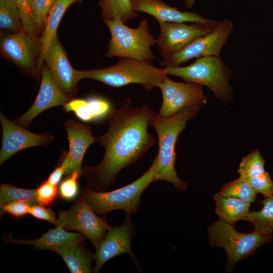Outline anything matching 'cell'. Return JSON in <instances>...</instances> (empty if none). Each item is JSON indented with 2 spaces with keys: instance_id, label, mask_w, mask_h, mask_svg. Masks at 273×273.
<instances>
[{
  "instance_id": "74e56055",
  "label": "cell",
  "mask_w": 273,
  "mask_h": 273,
  "mask_svg": "<svg viewBox=\"0 0 273 273\" xmlns=\"http://www.w3.org/2000/svg\"><path fill=\"white\" fill-rule=\"evenodd\" d=\"M63 174H65V169L61 164L50 174L47 180L51 184L57 186Z\"/></svg>"
},
{
  "instance_id": "9a60e30c",
  "label": "cell",
  "mask_w": 273,
  "mask_h": 273,
  "mask_svg": "<svg viewBox=\"0 0 273 273\" xmlns=\"http://www.w3.org/2000/svg\"><path fill=\"white\" fill-rule=\"evenodd\" d=\"M44 61L57 85L64 94L72 99L81 78L79 70L74 69L70 64L57 35L48 49Z\"/></svg>"
},
{
  "instance_id": "d6a6232c",
  "label": "cell",
  "mask_w": 273,
  "mask_h": 273,
  "mask_svg": "<svg viewBox=\"0 0 273 273\" xmlns=\"http://www.w3.org/2000/svg\"><path fill=\"white\" fill-rule=\"evenodd\" d=\"M81 176L78 172H74L67 176L60 184L59 193L65 200H70L74 198L78 193V187L77 179Z\"/></svg>"
},
{
  "instance_id": "ab89813d",
  "label": "cell",
  "mask_w": 273,
  "mask_h": 273,
  "mask_svg": "<svg viewBox=\"0 0 273 273\" xmlns=\"http://www.w3.org/2000/svg\"><path fill=\"white\" fill-rule=\"evenodd\" d=\"M32 1H33V0H28V3H29V6H30V5H31V4L32 3Z\"/></svg>"
},
{
  "instance_id": "484cf974",
  "label": "cell",
  "mask_w": 273,
  "mask_h": 273,
  "mask_svg": "<svg viewBox=\"0 0 273 273\" xmlns=\"http://www.w3.org/2000/svg\"><path fill=\"white\" fill-rule=\"evenodd\" d=\"M37 189H26L16 187L11 184L1 186L0 205L13 202H24L30 206L37 204Z\"/></svg>"
},
{
  "instance_id": "e0dca14e",
  "label": "cell",
  "mask_w": 273,
  "mask_h": 273,
  "mask_svg": "<svg viewBox=\"0 0 273 273\" xmlns=\"http://www.w3.org/2000/svg\"><path fill=\"white\" fill-rule=\"evenodd\" d=\"M41 83L36 98L30 108L14 122L23 127H28L38 115L46 110L57 106H64L71 99L64 94L55 82L46 64L41 72Z\"/></svg>"
},
{
  "instance_id": "4dcf8cb0",
  "label": "cell",
  "mask_w": 273,
  "mask_h": 273,
  "mask_svg": "<svg viewBox=\"0 0 273 273\" xmlns=\"http://www.w3.org/2000/svg\"><path fill=\"white\" fill-rule=\"evenodd\" d=\"M245 179L256 194L260 193L264 198L270 197L273 195V181L268 172L266 171L261 175Z\"/></svg>"
},
{
  "instance_id": "8992f818",
  "label": "cell",
  "mask_w": 273,
  "mask_h": 273,
  "mask_svg": "<svg viewBox=\"0 0 273 273\" xmlns=\"http://www.w3.org/2000/svg\"><path fill=\"white\" fill-rule=\"evenodd\" d=\"M103 20L111 34L106 53L107 57L128 58L151 63L155 57L151 47L156 41L150 32L147 20L141 21L135 28L129 27L118 18Z\"/></svg>"
},
{
  "instance_id": "ac0fdd59",
  "label": "cell",
  "mask_w": 273,
  "mask_h": 273,
  "mask_svg": "<svg viewBox=\"0 0 273 273\" xmlns=\"http://www.w3.org/2000/svg\"><path fill=\"white\" fill-rule=\"evenodd\" d=\"M136 12L147 13L155 18L157 21L176 23H200L210 25H218L216 21L204 17L197 13L183 12L172 7L162 0H131Z\"/></svg>"
},
{
  "instance_id": "44dd1931",
  "label": "cell",
  "mask_w": 273,
  "mask_h": 273,
  "mask_svg": "<svg viewBox=\"0 0 273 273\" xmlns=\"http://www.w3.org/2000/svg\"><path fill=\"white\" fill-rule=\"evenodd\" d=\"M215 213L219 220L235 225L240 220H244L250 211L251 203L224 196L218 192L213 196Z\"/></svg>"
},
{
  "instance_id": "e575fe53",
  "label": "cell",
  "mask_w": 273,
  "mask_h": 273,
  "mask_svg": "<svg viewBox=\"0 0 273 273\" xmlns=\"http://www.w3.org/2000/svg\"><path fill=\"white\" fill-rule=\"evenodd\" d=\"M87 100L94 120L103 117L107 114H109L111 111L110 104L105 100L99 98H92Z\"/></svg>"
},
{
  "instance_id": "7a4b0ae2",
  "label": "cell",
  "mask_w": 273,
  "mask_h": 273,
  "mask_svg": "<svg viewBox=\"0 0 273 273\" xmlns=\"http://www.w3.org/2000/svg\"><path fill=\"white\" fill-rule=\"evenodd\" d=\"M200 109L199 107H185L168 117L153 113L149 125L157 133L159 146V165L154 182L165 181L180 191L187 189L188 183L178 177L175 169V145L179 134L186 129L188 121L194 117Z\"/></svg>"
},
{
  "instance_id": "30bf717a",
  "label": "cell",
  "mask_w": 273,
  "mask_h": 273,
  "mask_svg": "<svg viewBox=\"0 0 273 273\" xmlns=\"http://www.w3.org/2000/svg\"><path fill=\"white\" fill-rule=\"evenodd\" d=\"M162 102L159 113L164 117L173 115L185 107L202 108L207 102L202 85L190 81H174L166 75L159 84Z\"/></svg>"
},
{
  "instance_id": "52a82bcc",
  "label": "cell",
  "mask_w": 273,
  "mask_h": 273,
  "mask_svg": "<svg viewBox=\"0 0 273 273\" xmlns=\"http://www.w3.org/2000/svg\"><path fill=\"white\" fill-rule=\"evenodd\" d=\"M209 244L224 249L227 256L228 271H231L239 260L253 254L260 246L270 243L272 235H263L253 230L250 233L237 231L234 225L219 220L207 230Z\"/></svg>"
},
{
  "instance_id": "f546056e",
  "label": "cell",
  "mask_w": 273,
  "mask_h": 273,
  "mask_svg": "<svg viewBox=\"0 0 273 273\" xmlns=\"http://www.w3.org/2000/svg\"><path fill=\"white\" fill-rule=\"evenodd\" d=\"M63 108L66 112H73L82 121H90L94 120L87 100L72 99L63 106Z\"/></svg>"
},
{
  "instance_id": "5b68a950",
  "label": "cell",
  "mask_w": 273,
  "mask_h": 273,
  "mask_svg": "<svg viewBox=\"0 0 273 273\" xmlns=\"http://www.w3.org/2000/svg\"><path fill=\"white\" fill-rule=\"evenodd\" d=\"M159 165L157 153L149 169L131 183L112 191H96L85 186L82 196L96 214L105 215L110 211L122 210L132 214L141 206V197L154 179Z\"/></svg>"
},
{
  "instance_id": "8fae6325",
  "label": "cell",
  "mask_w": 273,
  "mask_h": 273,
  "mask_svg": "<svg viewBox=\"0 0 273 273\" xmlns=\"http://www.w3.org/2000/svg\"><path fill=\"white\" fill-rule=\"evenodd\" d=\"M3 56L31 76H38L37 63L41 52L39 37L25 31L3 35L1 39Z\"/></svg>"
},
{
  "instance_id": "d590c367",
  "label": "cell",
  "mask_w": 273,
  "mask_h": 273,
  "mask_svg": "<svg viewBox=\"0 0 273 273\" xmlns=\"http://www.w3.org/2000/svg\"><path fill=\"white\" fill-rule=\"evenodd\" d=\"M1 210L15 217H21L29 214L30 205L24 202H13L0 205Z\"/></svg>"
},
{
  "instance_id": "ffe728a7",
  "label": "cell",
  "mask_w": 273,
  "mask_h": 273,
  "mask_svg": "<svg viewBox=\"0 0 273 273\" xmlns=\"http://www.w3.org/2000/svg\"><path fill=\"white\" fill-rule=\"evenodd\" d=\"M78 0H58L51 9L45 21L43 32L39 36L41 52L37 63L38 76L41 74L48 49L54 38L60 21L68 8Z\"/></svg>"
},
{
  "instance_id": "7c38bea8",
  "label": "cell",
  "mask_w": 273,
  "mask_h": 273,
  "mask_svg": "<svg viewBox=\"0 0 273 273\" xmlns=\"http://www.w3.org/2000/svg\"><path fill=\"white\" fill-rule=\"evenodd\" d=\"M160 33L156 39L161 56L165 58L179 51L194 40L213 30L218 25L158 21Z\"/></svg>"
},
{
  "instance_id": "603a6c76",
  "label": "cell",
  "mask_w": 273,
  "mask_h": 273,
  "mask_svg": "<svg viewBox=\"0 0 273 273\" xmlns=\"http://www.w3.org/2000/svg\"><path fill=\"white\" fill-rule=\"evenodd\" d=\"M98 5L103 19L118 18L125 23L139 16L132 7L131 0H100Z\"/></svg>"
},
{
  "instance_id": "3957f363",
  "label": "cell",
  "mask_w": 273,
  "mask_h": 273,
  "mask_svg": "<svg viewBox=\"0 0 273 273\" xmlns=\"http://www.w3.org/2000/svg\"><path fill=\"white\" fill-rule=\"evenodd\" d=\"M163 70L167 75L206 86L225 105L234 99V89L229 81L232 71L220 56L199 57L187 66L164 67Z\"/></svg>"
},
{
  "instance_id": "7402d4cb",
  "label": "cell",
  "mask_w": 273,
  "mask_h": 273,
  "mask_svg": "<svg viewBox=\"0 0 273 273\" xmlns=\"http://www.w3.org/2000/svg\"><path fill=\"white\" fill-rule=\"evenodd\" d=\"M76 243L62 248L55 252L60 255L72 273H89L95 261V254Z\"/></svg>"
},
{
  "instance_id": "ba28073f",
  "label": "cell",
  "mask_w": 273,
  "mask_h": 273,
  "mask_svg": "<svg viewBox=\"0 0 273 273\" xmlns=\"http://www.w3.org/2000/svg\"><path fill=\"white\" fill-rule=\"evenodd\" d=\"M57 219V225L67 231L79 232L96 249L112 227L105 218L96 214L83 196L67 210L60 211Z\"/></svg>"
},
{
  "instance_id": "836d02e7",
  "label": "cell",
  "mask_w": 273,
  "mask_h": 273,
  "mask_svg": "<svg viewBox=\"0 0 273 273\" xmlns=\"http://www.w3.org/2000/svg\"><path fill=\"white\" fill-rule=\"evenodd\" d=\"M57 194V186L46 180L37 188L36 196L38 203L43 206L50 205L55 200Z\"/></svg>"
},
{
  "instance_id": "4fadbf2b",
  "label": "cell",
  "mask_w": 273,
  "mask_h": 273,
  "mask_svg": "<svg viewBox=\"0 0 273 273\" xmlns=\"http://www.w3.org/2000/svg\"><path fill=\"white\" fill-rule=\"evenodd\" d=\"M135 229L130 214H126L121 225L112 226L108 231L104 239L96 249L94 272H99L102 266L110 259L125 253L131 256L137 268L141 270L131 249V240L135 235Z\"/></svg>"
},
{
  "instance_id": "1f68e13d",
  "label": "cell",
  "mask_w": 273,
  "mask_h": 273,
  "mask_svg": "<svg viewBox=\"0 0 273 273\" xmlns=\"http://www.w3.org/2000/svg\"><path fill=\"white\" fill-rule=\"evenodd\" d=\"M13 1L20 12L24 31L33 36L39 37L38 35L40 30L32 20L28 0Z\"/></svg>"
},
{
  "instance_id": "6da1fadb",
  "label": "cell",
  "mask_w": 273,
  "mask_h": 273,
  "mask_svg": "<svg viewBox=\"0 0 273 273\" xmlns=\"http://www.w3.org/2000/svg\"><path fill=\"white\" fill-rule=\"evenodd\" d=\"M153 112L147 104L133 106L129 98L111 110L107 131L96 137V142L105 148L103 158L97 165L82 170L87 188L106 191L122 169L141 159L157 143L148 131Z\"/></svg>"
},
{
  "instance_id": "2e32d148",
  "label": "cell",
  "mask_w": 273,
  "mask_h": 273,
  "mask_svg": "<svg viewBox=\"0 0 273 273\" xmlns=\"http://www.w3.org/2000/svg\"><path fill=\"white\" fill-rule=\"evenodd\" d=\"M64 125L67 134L69 151L61 164L67 177L76 172L81 176L84 154L89 147L96 142V137L93 135L89 125L72 119L65 121Z\"/></svg>"
},
{
  "instance_id": "5bb4252c",
  "label": "cell",
  "mask_w": 273,
  "mask_h": 273,
  "mask_svg": "<svg viewBox=\"0 0 273 273\" xmlns=\"http://www.w3.org/2000/svg\"><path fill=\"white\" fill-rule=\"evenodd\" d=\"M0 122L2 130L0 164L16 153L35 146H46L54 140L50 132L37 134L7 119L1 112Z\"/></svg>"
},
{
  "instance_id": "60d3db41",
  "label": "cell",
  "mask_w": 273,
  "mask_h": 273,
  "mask_svg": "<svg viewBox=\"0 0 273 273\" xmlns=\"http://www.w3.org/2000/svg\"><path fill=\"white\" fill-rule=\"evenodd\" d=\"M82 1H83V0H78L77 2L81 3V2H82Z\"/></svg>"
},
{
  "instance_id": "8d00e7d4",
  "label": "cell",
  "mask_w": 273,
  "mask_h": 273,
  "mask_svg": "<svg viewBox=\"0 0 273 273\" xmlns=\"http://www.w3.org/2000/svg\"><path fill=\"white\" fill-rule=\"evenodd\" d=\"M29 214L37 219L49 221L56 226L57 224L58 219L55 217L53 211L43 205L36 204L31 206Z\"/></svg>"
},
{
  "instance_id": "f35d334b",
  "label": "cell",
  "mask_w": 273,
  "mask_h": 273,
  "mask_svg": "<svg viewBox=\"0 0 273 273\" xmlns=\"http://www.w3.org/2000/svg\"><path fill=\"white\" fill-rule=\"evenodd\" d=\"M196 0H185V6L188 9H192Z\"/></svg>"
},
{
  "instance_id": "d4e9b609",
  "label": "cell",
  "mask_w": 273,
  "mask_h": 273,
  "mask_svg": "<svg viewBox=\"0 0 273 273\" xmlns=\"http://www.w3.org/2000/svg\"><path fill=\"white\" fill-rule=\"evenodd\" d=\"M0 28L11 33L24 31L20 12L13 0H0Z\"/></svg>"
},
{
  "instance_id": "cb8c5ba5",
  "label": "cell",
  "mask_w": 273,
  "mask_h": 273,
  "mask_svg": "<svg viewBox=\"0 0 273 273\" xmlns=\"http://www.w3.org/2000/svg\"><path fill=\"white\" fill-rule=\"evenodd\" d=\"M263 207L259 211H250L244 220L250 221L254 230L263 235L273 233V195L260 202Z\"/></svg>"
},
{
  "instance_id": "4316f807",
  "label": "cell",
  "mask_w": 273,
  "mask_h": 273,
  "mask_svg": "<svg viewBox=\"0 0 273 273\" xmlns=\"http://www.w3.org/2000/svg\"><path fill=\"white\" fill-rule=\"evenodd\" d=\"M264 164L265 161L260 151L256 149L242 158L238 172L245 179L255 177L266 172Z\"/></svg>"
},
{
  "instance_id": "d6986e66",
  "label": "cell",
  "mask_w": 273,
  "mask_h": 273,
  "mask_svg": "<svg viewBox=\"0 0 273 273\" xmlns=\"http://www.w3.org/2000/svg\"><path fill=\"white\" fill-rule=\"evenodd\" d=\"M47 231L37 239L15 240L9 235L4 239L6 242L32 245L35 249L56 252L58 250L76 243L82 242L85 237L79 233L68 232L59 225Z\"/></svg>"
},
{
  "instance_id": "83f0119b",
  "label": "cell",
  "mask_w": 273,
  "mask_h": 273,
  "mask_svg": "<svg viewBox=\"0 0 273 273\" xmlns=\"http://www.w3.org/2000/svg\"><path fill=\"white\" fill-rule=\"evenodd\" d=\"M219 192L250 203L256 201V194L249 183L241 176L223 185Z\"/></svg>"
},
{
  "instance_id": "277c9868",
  "label": "cell",
  "mask_w": 273,
  "mask_h": 273,
  "mask_svg": "<svg viewBox=\"0 0 273 273\" xmlns=\"http://www.w3.org/2000/svg\"><path fill=\"white\" fill-rule=\"evenodd\" d=\"M79 73L81 79H92L115 87L139 84L147 90L158 87L167 75L163 68H156L151 63L128 58H119L115 65L109 67L79 70Z\"/></svg>"
},
{
  "instance_id": "9c48e42d",
  "label": "cell",
  "mask_w": 273,
  "mask_h": 273,
  "mask_svg": "<svg viewBox=\"0 0 273 273\" xmlns=\"http://www.w3.org/2000/svg\"><path fill=\"white\" fill-rule=\"evenodd\" d=\"M233 28L232 21L224 19L213 30L164 58L160 65L164 67H176L194 58L209 56H220L222 48L226 43Z\"/></svg>"
},
{
  "instance_id": "f1b7e54d",
  "label": "cell",
  "mask_w": 273,
  "mask_h": 273,
  "mask_svg": "<svg viewBox=\"0 0 273 273\" xmlns=\"http://www.w3.org/2000/svg\"><path fill=\"white\" fill-rule=\"evenodd\" d=\"M57 1L33 0L30 6L31 15L33 22L39 30L43 29L48 15Z\"/></svg>"
}]
</instances>
